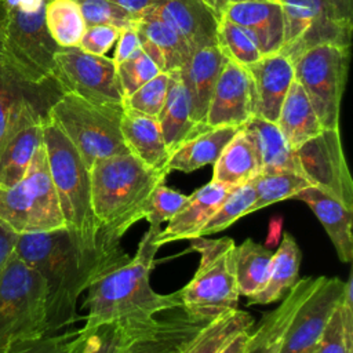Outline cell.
Here are the masks:
<instances>
[{
	"instance_id": "6da1fadb",
	"label": "cell",
	"mask_w": 353,
	"mask_h": 353,
	"mask_svg": "<svg viewBox=\"0 0 353 353\" xmlns=\"http://www.w3.org/2000/svg\"><path fill=\"white\" fill-rule=\"evenodd\" d=\"M14 252L44 280L47 288L48 334L76 320V303L91 283L123 263L81 251L66 228L18 234Z\"/></svg>"
},
{
	"instance_id": "7a4b0ae2",
	"label": "cell",
	"mask_w": 353,
	"mask_h": 353,
	"mask_svg": "<svg viewBox=\"0 0 353 353\" xmlns=\"http://www.w3.org/2000/svg\"><path fill=\"white\" fill-rule=\"evenodd\" d=\"M160 230L149 226L132 258L130 256L91 283L84 302L85 323L79 330L81 334H88L103 323L149 319L182 306L181 290L164 295L150 287L149 277L160 248L156 244V236Z\"/></svg>"
},
{
	"instance_id": "3957f363",
	"label": "cell",
	"mask_w": 353,
	"mask_h": 353,
	"mask_svg": "<svg viewBox=\"0 0 353 353\" xmlns=\"http://www.w3.org/2000/svg\"><path fill=\"white\" fill-rule=\"evenodd\" d=\"M43 145L65 228L74 244L87 254L113 262H125L130 258L127 252L120 243L102 232L94 215L88 167L50 117L43 121Z\"/></svg>"
},
{
	"instance_id": "277c9868",
	"label": "cell",
	"mask_w": 353,
	"mask_h": 353,
	"mask_svg": "<svg viewBox=\"0 0 353 353\" xmlns=\"http://www.w3.org/2000/svg\"><path fill=\"white\" fill-rule=\"evenodd\" d=\"M165 176L130 152L97 160L90 168L91 201L102 232L120 243L127 230L143 219L146 199Z\"/></svg>"
},
{
	"instance_id": "5b68a950",
	"label": "cell",
	"mask_w": 353,
	"mask_h": 353,
	"mask_svg": "<svg viewBox=\"0 0 353 353\" xmlns=\"http://www.w3.org/2000/svg\"><path fill=\"white\" fill-rule=\"evenodd\" d=\"M46 335V283L12 251L0 269V353Z\"/></svg>"
},
{
	"instance_id": "8992f818",
	"label": "cell",
	"mask_w": 353,
	"mask_h": 353,
	"mask_svg": "<svg viewBox=\"0 0 353 353\" xmlns=\"http://www.w3.org/2000/svg\"><path fill=\"white\" fill-rule=\"evenodd\" d=\"M236 243L229 237L190 240V251L199 252L200 262L192 280L181 290L182 309L189 319L208 323L237 309L239 288L234 274Z\"/></svg>"
},
{
	"instance_id": "52a82bcc",
	"label": "cell",
	"mask_w": 353,
	"mask_h": 353,
	"mask_svg": "<svg viewBox=\"0 0 353 353\" xmlns=\"http://www.w3.org/2000/svg\"><path fill=\"white\" fill-rule=\"evenodd\" d=\"M0 226L15 234L43 233L65 228L41 143L17 183L0 186Z\"/></svg>"
},
{
	"instance_id": "ba28073f",
	"label": "cell",
	"mask_w": 353,
	"mask_h": 353,
	"mask_svg": "<svg viewBox=\"0 0 353 353\" xmlns=\"http://www.w3.org/2000/svg\"><path fill=\"white\" fill-rule=\"evenodd\" d=\"M48 0H0V46L32 81L52 76L59 46L46 25Z\"/></svg>"
},
{
	"instance_id": "9c48e42d",
	"label": "cell",
	"mask_w": 353,
	"mask_h": 353,
	"mask_svg": "<svg viewBox=\"0 0 353 353\" xmlns=\"http://www.w3.org/2000/svg\"><path fill=\"white\" fill-rule=\"evenodd\" d=\"M123 110V105L94 103L63 92L51 106L48 117L73 143L90 170L97 160L128 153L120 128Z\"/></svg>"
},
{
	"instance_id": "30bf717a",
	"label": "cell",
	"mask_w": 353,
	"mask_h": 353,
	"mask_svg": "<svg viewBox=\"0 0 353 353\" xmlns=\"http://www.w3.org/2000/svg\"><path fill=\"white\" fill-rule=\"evenodd\" d=\"M349 48L319 44L292 61L294 79L306 92L323 128H339Z\"/></svg>"
},
{
	"instance_id": "8fae6325",
	"label": "cell",
	"mask_w": 353,
	"mask_h": 353,
	"mask_svg": "<svg viewBox=\"0 0 353 353\" xmlns=\"http://www.w3.org/2000/svg\"><path fill=\"white\" fill-rule=\"evenodd\" d=\"M52 76L63 92L90 102L123 105L116 62L106 55H94L80 47H59L54 57Z\"/></svg>"
},
{
	"instance_id": "7c38bea8",
	"label": "cell",
	"mask_w": 353,
	"mask_h": 353,
	"mask_svg": "<svg viewBox=\"0 0 353 353\" xmlns=\"http://www.w3.org/2000/svg\"><path fill=\"white\" fill-rule=\"evenodd\" d=\"M62 94L54 76L41 81L29 80L0 46V138L26 116L47 119Z\"/></svg>"
},
{
	"instance_id": "4fadbf2b",
	"label": "cell",
	"mask_w": 353,
	"mask_h": 353,
	"mask_svg": "<svg viewBox=\"0 0 353 353\" xmlns=\"http://www.w3.org/2000/svg\"><path fill=\"white\" fill-rule=\"evenodd\" d=\"M301 172L312 186L353 208V182L346 164L339 128H324L295 149Z\"/></svg>"
},
{
	"instance_id": "5bb4252c",
	"label": "cell",
	"mask_w": 353,
	"mask_h": 353,
	"mask_svg": "<svg viewBox=\"0 0 353 353\" xmlns=\"http://www.w3.org/2000/svg\"><path fill=\"white\" fill-rule=\"evenodd\" d=\"M345 281L338 277L320 276L312 294L294 314L281 346V353H313L324 327L342 301Z\"/></svg>"
},
{
	"instance_id": "9a60e30c",
	"label": "cell",
	"mask_w": 353,
	"mask_h": 353,
	"mask_svg": "<svg viewBox=\"0 0 353 353\" xmlns=\"http://www.w3.org/2000/svg\"><path fill=\"white\" fill-rule=\"evenodd\" d=\"M250 80L251 116L276 123L294 80L292 62L280 52L262 55L244 68Z\"/></svg>"
},
{
	"instance_id": "2e32d148",
	"label": "cell",
	"mask_w": 353,
	"mask_h": 353,
	"mask_svg": "<svg viewBox=\"0 0 353 353\" xmlns=\"http://www.w3.org/2000/svg\"><path fill=\"white\" fill-rule=\"evenodd\" d=\"M141 14L156 15L168 23L192 52L216 46L219 19L203 0H154Z\"/></svg>"
},
{
	"instance_id": "e0dca14e",
	"label": "cell",
	"mask_w": 353,
	"mask_h": 353,
	"mask_svg": "<svg viewBox=\"0 0 353 353\" xmlns=\"http://www.w3.org/2000/svg\"><path fill=\"white\" fill-rule=\"evenodd\" d=\"M251 117L250 80L247 70L228 61L221 70L210 99L205 124L240 128Z\"/></svg>"
},
{
	"instance_id": "ac0fdd59",
	"label": "cell",
	"mask_w": 353,
	"mask_h": 353,
	"mask_svg": "<svg viewBox=\"0 0 353 353\" xmlns=\"http://www.w3.org/2000/svg\"><path fill=\"white\" fill-rule=\"evenodd\" d=\"M239 25L256 44L262 55L279 52L283 44L284 22L277 0H250L228 6L222 15Z\"/></svg>"
},
{
	"instance_id": "d6986e66",
	"label": "cell",
	"mask_w": 353,
	"mask_h": 353,
	"mask_svg": "<svg viewBox=\"0 0 353 353\" xmlns=\"http://www.w3.org/2000/svg\"><path fill=\"white\" fill-rule=\"evenodd\" d=\"M228 58L216 46H212L193 51L179 69V76L189 98L190 117L201 130L210 128L205 124L207 110L212 90Z\"/></svg>"
},
{
	"instance_id": "ffe728a7",
	"label": "cell",
	"mask_w": 353,
	"mask_h": 353,
	"mask_svg": "<svg viewBox=\"0 0 353 353\" xmlns=\"http://www.w3.org/2000/svg\"><path fill=\"white\" fill-rule=\"evenodd\" d=\"M319 277L298 279L283 302L266 316L254 331H250L244 353H281L285 331L305 299L312 294Z\"/></svg>"
},
{
	"instance_id": "44dd1931",
	"label": "cell",
	"mask_w": 353,
	"mask_h": 353,
	"mask_svg": "<svg viewBox=\"0 0 353 353\" xmlns=\"http://www.w3.org/2000/svg\"><path fill=\"white\" fill-rule=\"evenodd\" d=\"M228 192L229 188L211 181L188 196L183 207L157 233L156 244L161 247L167 243L199 237L201 229L218 210Z\"/></svg>"
},
{
	"instance_id": "7402d4cb",
	"label": "cell",
	"mask_w": 353,
	"mask_h": 353,
	"mask_svg": "<svg viewBox=\"0 0 353 353\" xmlns=\"http://www.w3.org/2000/svg\"><path fill=\"white\" fill-rule=\"evenodd\" d=\"M44 120L26 116L0 138V186H11L22 179L36 149L43 143Z\"/></svg>"
},
{
	"instance_id": "603a6c76",
	"label": "cell",
	"mask_w": 353,
	"mask_h": 353,
	"mask_svg": "<svg viewBox=\"0 0 353 353\" xmlns=\"http://www.w3.org/2000/svg\"><path fill=\"white\" fill-rule=\"evenodd\" d=\"M292 199L303 201L313 211L325 229L338 258L342 262H350L353 259V208L316 186L302 189Z\"/></svg>"
},
{
	"instance_id": "cb8c5ba5",
	"label": "cell",
	"mask_w": 353,
	"mask_h": 353,
	"mask_svg": "<svg viewBox=\"0 0 353 353\" xmlns=\"http://www.w3.org/2000/svg\"><path fill=\"white\" fill-rule=\"evenodd\" d=\"M134 28L141 48L157 65L160 72L179 70L192 54L183 39L156 15L139 14Z\"/></svg>"
},
{
	"instance_id": "d4e9b609",
	"label": "cell",
	"mask_w": 353,
	"mask_h": 353,
	"mask_svg": "<svg viewBox=\"0 0 353 353\" xmlns=\"http://www.w3.org/2000/svg\"><path fill=\"white\" fill-rule=\"evenodd\" d=\"M124 143L146 167L168 174L170 150L164 142L157 117L124 108L120 121Z\"/></svg>"
},
{
	"instance_id": "484cf974",
	"label": "cell",
	"mask_w": 353,
	"mask_h": 353,
	"mask_svg": "<svg viewBox=\"0 0 353 353\" xmlns=\"http://www.w3.org/2000/svg\"><path fill=\"white\" fill-rule=\"evenodd\" d=\"M241 130L250 139L256 154L259 172H301L295 149L287 142L276 123L251 116Z\"/></svg>"
},
{
	"instance_id": "4316f807",
	"label": "cell",
	"mask_w": 353,
	"mask_h": 353,
	"mask_svg": "<svg viewBox=\"0 0 353 353\" xmlns=\"http://www.w3.org/2000/svg\"><path fill=\"white\" fill-rule=\"evenodd\" d=\"M205 323L193 321L183 312L157 319L143 334L137 336L123 353H181L186 343Z\"/></svg>"
},
{
	"instance_id": "83f0119b",
	"label": "cell",
	"mask_w": 353,
	"mask_h": 353,
	"mask_svg": "<svg viewBox=\"0 0 353 353\" xmlns=\"http://www.w3.org/2000/svg\"><path fill=\"white\" fill-rule=\"evenodd\" d=\"M170 74L168 91L164 105L157 116L164 142L170 153L186 139L205 131L197 127L190 117V105L179 70Z\"/></svg>"
},
{
	"instance_id": "f1b7e54d",
	"label": "cell",
	"mask_w": 353,
	"mask_h": 353,
	"mask_svg": "<svg viewBox=\"0 0 353 353\" xmlns=\"http://www.w3.org/2000/svg\"><path fill=\"white\" fill-rule=\"evenodd\" d=\"M276 124L294 149L324 130L306 92L295 79L281 103Z\"/></svg>"
},
{
	"instance_id": "f546056e",
	"label": "cell",
	"mask_w": 353,
	"mask_h": 353,
	"mask_svg": "<svg viewBox=\"0 0 353 353\" xmlns=\"http://www.w3.org/2000/svg\"><path fill=\"white\" fill-rule=\"evenodd\" d=\"M237 131L236 127H215L186 139L171 152L168 171L192 172L214 164Z\"/></svg>"
},
{
	"instance_id": "4dcf8cb0",
	"label": "cell",
	"mask_w": 353,
	"mask_h": 353,
	"mask_svg": "<svg viewBox=\"0 0 353 353\" xmlns=\"http://www.w3.org/2000/svg\"><path fill=\"white\" fill-rule=\"evenodd\" d=\"M301 259V250L295 239L290 233H285L280 247L272 256L263 288L248 296V305H268L281 299L299 279Z\"/></svg>"
},
{
	"instance_id": "1f68e13d",
	"label": "cell",
	"mask_w": 353,
	"mask_h": 353,
	"mask_svg": "<svg viewBox=\"0 0 353 353\" xmlns=\"http://www.w3.org/2000/svg\"><path fill=\"white\" fill-rule=\"evenodd\" d=\"M157 317L128 319L103 323L88 334L76 331L77 353H123L141 334L149 330Z\"/></svg>"
},
{
	"instance_id": "d6a6232c",
	"label": "cell",
	"mask_w": 353,
	"mask_h": 353,
	"mask_svg": "<svg viewBox=\"0 0 353 353\" xmlns=\"http://www.w3.org/2000/svg\"><path fill=\"white\" fill-rule=\"evenodd\" d=\"M259 174V165L254 148L241 130L234 134L214 163V182L229 189L250 182Z\"/></svg>"
},
{
	"instance_id": "836d02e7",
	"label": "cell",
	"mask_w": 353,
	"mask_h": 353,
	"mask_svg": "<svg viewBox=\"0 0 353 353\" xmlns=\"http://www.w3.org/2000/svg\"><path fill=\"white\" fill-rule=\"evenodd\" d=\"M273 252L251 239L234 247V274L239 294L251 296L259 292L268 279Z\"/></svg>"
},
{
	"instance_id": "e575fe53",
	"label": "cell",
	"mask_w": 353,
	"mask_h": 353,
	"mask_svg": "<svg viewBox=\"0 0 353 353\" xmlns=\"http://www.w3.org/2000/svg\"><path fill=\"white\" fill-rule=\"evenodd\" d=\"M254 319L244 310H232L205 323L181 353H218L236 334L251 330Z\"/></svg>"
},
{
	"instance_id": "d590c367",
	"label": "cell",
	"mask_w": 353,
	"mask_h": 353,
	"mask_svg": "<svg viewBox=\"0 0 353 353\" xmlns=\"http://www.w3.org/2000/svg\"><path fill=\"white\" fill-rule=\"evenodd\" d=\"M313 353H353L352 277L345 283L342 301L332 310Z\"/></svg>"
},
{
	"instance_id": "8d00e7d4",
	"label": "cell",
	"mask_w": 353,
	"mask_h": 353,
	"mask_svg": "<svg viewBox=\"0 0 353 353\" xmlns=\"http://www.w3.org/2000/svg\"><path fill=\"white\" fill-rule=\"evenodd\" d=\"M255 200L248 210V214L277 201L292 199L302 189L312 186L310 182L301 174L292 171H272L259 172L250 181Z\"/></svg>"
},
{
	"instance_id": "74e56055",
	"label": "cell",
	"mask_w": 353,
	"mask_h": 353,
	"mask_svg": "<svg viewBox=\"0 0 353 353\" xmlns=\"http://www.w3.org/2000/svg\"><path fill=\"white\" fill-rule=\"evenodd\" d=\"M46 25L59 47H77L85 30L83 15L74 0H48Z\"/></svg>"
},
{
	"instance_id": "f35d334b",
	"label": "cell",
	"mask_w": 353,
	"mask_h": 353,
	"mask_svg": "<svg viewBox=\"0 0 353 353\" xmlns=\"http://www.w3.org/2000/svg\"><path fill=\"white\" fill-rule=\"evenodd\" d=\"M283 11L284 34L280 54L290 59L291 54L312 28L320 14L317 0H277Z\"/></svg>"
},
{
	"instance_id": "ab89813d",
	"label": "cell",
	"mask_w": 353,
	"mask_h": 353,
	"mask_svg": "<svg viewBox=\"0 0 353 353\" xmlns=\"http://www.w3.org/2000/svg\"><path fill=\"white\" fill-rule=\"evenodd\" d=\"M216 47L228 58L243 68L258 61L262 54L252 39L236 23L225 17L218 21Z\"/></svg>"
},
{
	"instance_id": "60d3db41",
	"label": "cell",
	"mask_w": 353,
	"mask_h": 353,
	"mask_svg": "<svg viewBox=\"0 0 353 353\" xmlns=\"http://www.w3.org/2000/svg\"><path fill=\"white\" fill-rule=\"evenodd\" d=\"M255 200V193L250 182L229 189L226 197L204 225L200 236H210L232 226L237 219L248 215V210Z\"/></svg>"
},
{
	"instance_id": "b9f144b4",
	"label": "cell",
	"mask_w": 353,
	"mask_h": 353,
	"mask_svg": "<svg viewBox=\"0 0 353 353\" xmlns=\"http://www.w3.org/2000/svg\"><path fill=\"white\" fill-rule=\"evenodd\" d=\"M85 26L110 25L120 30L134 28L138 15L127 11L112 0H74Z\"/></svg>"
},
{
	"instance_id": "7bdbcfd3",
	"label": "cell",
	"mask_w": 353,
	"mask_h": 353,
	"mask_svg": "<svg viewBox=\"0 0 353 353\" xmlns=\"http://www.w3.org/2000/svg\"><path fill=\"white\" fill-rule=\"evenodd\" d=\"M188 201V196L168 188L164 182L159 183L146 199L142 210L143 219L152 228H160L161 223L168 222Z\"/></svg>"
},
{
	"instance_id": "ee69618b",
	"label": "cell",
	"mask_w": 353,
	"mask_h": 353,
	"mask_svg": "<svg viewBox=\"0 0 353 353\" xmlns=\"http://www.w3.org/2000/svg\"><path fill=\"white\" fill-rule=\"evenodd\" d=\"M168 81L170 74L160 72L131 95L123 98V106L146 116L157 117L167 97Z\"/></svg>"
},
{
	"instance_id": "f6af8a7d",
	"label": "cell",
	"mask_w": 353,
	"mask_h": 353,
	"mask_svg": "<svg viewBox=\"0 0 353 353\" xmlns=\"http://www.w3.org/2000/svg\"><path fill=\"white\" fill-rule=\"evenodd\" d=\"M116 69L123 98L131 95L135 90L160 73L157 65L146 55L141 47L127 59L116 63Z\"/></svg>"
},
{
	"instance_id": "bcb514c9",
	"label": "cell",
	"mask_w": 353,
	"mask_h": 353,
	"mask_svg": "<svg viewBox=\"0 0 353 353\" xmlns=\"http://www.w3.org/2000/svg\"><path fill=\"white\" fill-rule=\"evenodd\" d=\"M120 32V29L110 25L85 26L77 47L88 54L106 55V52L116 44Z\"/></svg>"
},
{
	"instance_id": "7dc6e473",
	"label": "cell",
	"mask_w": 353,
	"mask_h": 353,
	"mask_svg": "<svg viewBox=\"0 0 353 353\" xmlns=\"http://www.w3.org/2000/svg\"><path fill=\"white\" fill-rule=\"evenodd\" d=\"M73 335H74V331H69L61 335L48 334L37 341H32L21 345L10 353H51L54 350L65 347L70 342Z\"/></svg>"
},
{
	"instance_id": "c3c4849f",
	"label": "cell",
	"mask_w": 353,
	"mask_h": 353,
	"mask_svg": "<svg viewBox=\"0 0 353 353\" xmlns=\"http://www.w3.org/2000/svg\"><path fill=\"white\" fill-rule=\"evenodd\" d=\"M324 11L338 23L353 29V0H317Z\"/></svg>"
},
{
	"instance_id": "681fc988",
	"label": "cell",
	"mask_w": 353,
	"mask_h": 353,
	"mask_svg": "<svg viewBox=\"0 0 353 353\" xmlns=\"http://www.w3.org/2000/svg\"><path fill=\"white\" fill-rule=\"evenodd\" d=\"M116 50H114V55H113V61L116 63H120L121 61L127 59L134 51H137L141 44H139V39L138 34L135 32V28H127L123 29L119 34V39L116 41Z\"/></svg>"
},
{
	"instance_id": "f907efd6",
	"label": "cell",
	"mask_w": 353,
	"mask_h": 353,
	"mask_svg": "<svg viewBox=\"0 0 353 353\" xmlns=\"http://www.w3.org/2000/svg\"><path fill=\"white\" fill-rule=\"evenodd\" d=\"M17 237L18 234L0 226V269L7 261V258L10 256V254L14 251Z\"/></svg>"
},
{
	"instance_id": "816d5d0a",
	"label": "cell",
	"mask_w": 353,
	"mask_h": 353,
	"mask_svg": "<svg viewBox=\"0 0 353 353\" xmlns=\"http://www.w3.org/2000/svg\"><path fill=\"white\" fill-rule=\"evenodd\" d=\"M250 331L251 330H244L236 334L218 353H244Z\"/></svg>"
},
{
	"instance_id": "f5cc1de1",
	"label": "cell",
	"mask_w": 353,
	"mask_h": 353,
	"mask_svg": "<svg viewBox=\"0 0 353 353\" xmlns=\"http://www.w3.org/2000/svg\"><path fill=\"white\" fill-rule=\"evenodd\" d=\"M112 1H114L120 7L125 8L127 11H130L135 15H139L142 11L149 8L154 0H112Z\"/></svg>"
},
{
	"instance_id": "db71d44e",
	"label": "cell",
	"mask_w": 353,
	"mask_h": 353,
	"mask_svg": "<svg viewBox=\"0 0 353 353\" xmlns=\"http://www.w3.org/2000/svg\"><path fill=\"white\" fill-rule=\"evenodd\" d=\"M210 8L211 11L215 14V17L219 19L223 10L234 3H241V1H250V0H203Z\"/></svg>"
},
{
	"instance_id": "11a10c76",
	"label": "cell",
	"mask_w": 353,
	"mask_h": 353,
	"mask_svg": "<svg viewBox=\"0 0 353 353\" xmlns=\"http://www.w3.org/2000/svg\"><path fill=\"white\" fill-rule=\"evenodd\" d=\"M77 352V346H76V331H74V335L73 338L70 339V342L62 347V349H58V350H54L51 353H76Z\"/></svg>"
}]
</instances>
